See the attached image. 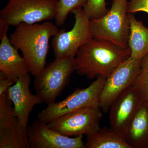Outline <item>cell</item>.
Listing matches in <instances>:
<instances>
[{
	"label": "cell",
	"instance_id": "cell-1",
	"mask_svg": "<svg viewBox=\"0 0 148 148\" xmlns=\"http://www.w3.org/2000/svg\"><path fill=\"white\" fill-rule=\"evenodd\" d=\"M130 54L129 47L93 38L78 50L75 57V71L89 79L98 77L107 78Z\"/></svg>",
	"mask_w": 148,
	"mask_h": 148
},
{
	"label": "cell",
	"instance_id": "cell-2",
	"mask_svg": "<svg viewBox=\"0 0 148 148\" xmlns=\"http://www.w3.org/2000/svg\"><path fill=\"white\" fill-rule=\"evenodd\" d=\"M58 32V26L46 21L42 24L21 23L11 34V43L21 51L29 73L35 77L45 67L49 40Z\"/></svg>",
	"mask_w": 148,
	"mask_h": 148
},
{
	"label": "cell",
	"instance_id": "cell-3",
	"mask_svg": "<svg viewBox=\"0 0 148 148\" xmlns=\"http://www.w3.org/2000/svg\"><path fill=\"white\" fill-rule=\"evenodd\" d=\"M75 71V57L56 58L35 77L34 84L36 94L43 103L48 105L54 103Z\"/></svg>",
	"mask_w": 148,
	"mask_h": 148
},
{
	"label": "cell",
	"instance_id": "cell-4",
	"mask_svg": "<svg viewBox=\"0 0 148 148\" xmlns=\"http://www.w3.org/2000/svg\"><path fill=\"white\" fill-rule=\"evenodd\" d=\"M110 9L101 18L91 20L93 38L107 40L128 47L130 25L128 0H113Z\"/></svg>",
	"mask_w": 148,
	"mask_h": 148
},
{
	"label": "cell",
	"instance_id": "cell-5",
	"mask_svg": "<svg viewBox=\"0 0 148 148\" xmlns=\"http://www.w3.org/2000/svg\"><path fill=\"white\" fill-rule=\"evenodd\" d=\"M59 0H9L0 11V20L9 26L36 24L55 18Z\"/></svg>",
	"mask_w": 148,
	"mask_h": 148
},
{
	"label": "cell",
	"instance_id": "cell-6",
	"mask_svg": "<svg viewBox=\"0 0 148 148\" xmlns=\"http://www.w3.org/2000/svg\"><path fill=\"white\" fill-rule=\"evenodd\" d=\"M106 79L98 77L86 88H77L64 100L48 105L38 114V120L48 123L73 111L85 108L100 107L99 98Z\"/></svg>",
	"mask_w": 148,
	"mask_h": 148
},
{
	"label": "cell",
	"instance_id": "cell-7",
	"mask_svg": "<svg viewBox=\"0 0 148 148\" xmlns=\"http://www.w3.org/2000/svg\"><path fill=\"white\" fill-rule=\"evenodd\" d=\"M75 22L70 31H59L53 37L51 44L56 58H75L79 49L93 38L91 20L82 8L71 12Z\"/></svg>",
	"mask_w": 148,
	"mask_h": 148
},
{
	"label": "cell",
	"instance_id": "cell-8",
	"mask_svg": "<svg viewBox=\"0 0 148 148\" xmlns=\"http://www.w3.org/2000/svg\"><path fill=\"white\" fill-rule=\"evenodd\" d=\"M100 107L85 108L65 114L47 123L51 129L69 137L90 135L100 128Z\"/></svg>",
	"mask_w": 148,
	"mask_h": 148
},
{
	"label": "cell",
	"instance_id": "cell-9",
	"mask_svg": "<svg viewBox=\"0 0 148 148\" xmlns=\"http://www.w3.org/2000/svg\"><path fill=\"white\" fill-rule=\"evenodd\" d=\"M141 60L130 57L106 79L99 98L100 108L105 112L113 102L132 84L140 69Z\"/></svg>",
	"mask_w": 148,
	"mask_h": 148
},
{
	"label": "cell",
	"instance_id": "cell-10",
	"mask_svg": "<svg viewBox=\"0 0 148 148\" xmlns=\"http://www.w3.org/2000/svg\"><path fill=\"white\" fill-rule=\"evenodd\" d=\"M139 90L132 84L113 102L109 109L111 127L123 136L138 109L144 103Z\"/></svg>",
	"mask_w": 148,
	"mask_h": 148
},
{
	"label": "cell",
	"instance_id": "cell-11",
	"mask_svg": "<svg viewBox=\"0 0 148 148\" xmlns=\"http://www.w3.org/2000/svg\"><path fill=\"white\" fill-rule=\"evenodd\" d=\"M27 130L32 148H85L83 141L84 135L65 136L38 120L28 126Z\"/></svg>",
	"mask_w": 148,
	"mask_h": 148
},
{
	"label": "cell",
	"instance_id": "cell-12",
	"mask_svg": "<svg viewBox=\"0 0 148 148\" xmlns=\"http://www.w3.org/2000/svg\"><path fill=\"white\" fill-rule=\"evenodd\" d=\"M31 78L30 73L20 77L16 82L8 89V95L14 106V114L17 121L23 127L27 128L29 116L36 105L42 103L37 95L30 90Z\"/></svg>",
	"mask_w": 148,
	"mask_h": 148
},
{
	"label": "cell",
	"instance_id": "cell-13",
	"mask_svg": "<svg viewBox=\"0 0 148 148\" xmlns=\"http://www.w3.org/2000/svg\"><path fill=\"white\" fill-rule=\"evenodd\" d=\"M7 33L5 32L1 38L0 71L14 84L29 71L25 59L19 55L18 49L12 44Z\"/></svg>",
	"mask_w": 148,
	"mask_h": 148
},
{
	"label": "cell",
	"instance_id": "cell-14",
	"mask_svg": "<svg viewBox=\"0 0 148 148\" xmlns=\"http://www.w3.org/2000/svg\"><path fill=\"white\" fill-rule=\"evenodd\" d=\"M123 137L131 148H148V103L140 106Z\"/></svg>",
	"mask_w": 148,
	"mask_h": 148
},
{
	"label": "cell",
	"instance_id": "cell-15",
	"mask_svg": "<svg viewBox=\"0 0 148 148\" xmlns=\"http://www.w3.org/2000/svg\"><path fill=\"white\" fill-rule=\"evenodd\" d=\"M130 32L128 47L130 57L141 60L148 53V27L138 20L132 14L129 13Z\"/></svg>",
	"mask_w": 148,
	"mask_h": 148
},
{
	"label": "cell",
	"instance_id": "cell-16",
	"mask_svg": "<svg viewBox=\"0 0 148 148\" xmlns=\"http://www.w3.org/2000/svg\"><path fill=\"white\" fill-rule=\"evenodd\" d=\"M86 136L85 148H131L123 136L111 127H100Z\"/></svg>",
	"mask_w": 148,
	"mask_h": 148
},
{
	"label": "cell",
	"instance_id": "cell-17",
	"mask_svg": "<svg viewBox=\"0 0 148 148\" xmlns=\"http://www.w3.org/2000/svg\"><path fill=\"white\" fill-rule=\"evenodd\" d=\"M27 128L17 120L8 130L0 134V148H30Z\"/></svg>",
	"mask_w": 148,
	"mask_h": 148
},
{
	"label": "cell",
	"instance_id": "cell-18",
	"mask_svg": "<svg viewBox=\"0 0 148 148\" xmlns=\"http://www.w3.org/2000/svg\"><path fill=\"white\" fill-rule=\"evenodd\" d=\"M7 90L0 96V134L12 127L17 121Z\"/></svg>",
	"mask_w": 148,
	"mask_h": 148
},
{
	"label": "cell",
	"instance_id": "cell-19",
	"mask_svg": "<svg viewBox=\"0 0 148 148\" xmlns=\"http://www.w3.org/2000/svg\"><path fill=\"white\" fill-rule=\"evenodd\" d=\"M132 84L140 91L144 102L148 103V53L141 59L140 70Z\"/></svg>",
	"mask_w": 148,
	"mask_h": 148
},
{
	"label": "cell",
	"instance_id": "cell-20",
	"mask_svg": "<svg viewBox=\"0 0 148 148\" xmlns=\"http://www.w3.org/2000/svg\"><path fill=\"white\" fill-rule=\"evenodd\" d=\"M87 0H59L57 13L55 17L56 26L63 25L70 12L76 9L82 8Z\"/></svg>",
	"mask_w": 148,
	"mask_h": 148
},
{
	"label": "cell",
	"instance_id": "cell-21",
	"mask_svg": "<svg viewBox=\"0 0 148 148\" xmlns=\"http://www.w3.org/2000/svg\"><path fill=\"white\" fill-rule=\"evenodd\" d=\"M106 0H87L83 9L92 20L101 18L108 12Z\"/></svg>",
	"mask_w": 148,
	"mask_h": 148
},
{
	"label": "cell",
	"instance_id": "cell-22",
	"mask_svg": "<svg viewBox=\"0 0 148 148\" xmlns=\"http://www.w3.org/2000/svg\"><path fill=\"white\" fill-rule=\"evenodd\" d=\"M144 12L148 14V0H130L127 5V12L133 14Z\"/></svg>",
	"mask_w": 148,
	"mask_h": 148
},
{
	"label": "cell",
	"instance_id": "cell-23",
	"mask_svg": "<svg viewBox=\"0 0 148 148\" xmlns=\"http://www.w3.org/2000/svg\"><path fill=\"white\" fill-rule=\"evenodd\" d=\"M14 84L4 74L1 72L0 73V96L2 95L9 88Z\"/></svg>",
	"mask_w": 148,
	"mask_h": 148
},
{
	"label": "cell",
	"instance_id": "cell-24",
	"mask_svg": "<svg viewBox=\"0 0 148 148\" xmlns=\"http://www.w3.org/2000/svg\"><path fill=\"white\" fill-rule=\"evenodd\" d=\"M112 1H113V0H112Z\"/></svg>",
	"mask_w": 148,
	"mask_h": 148
}]
</instances>
